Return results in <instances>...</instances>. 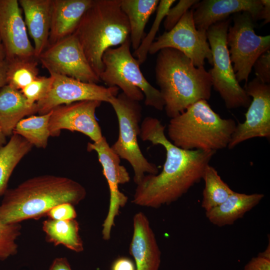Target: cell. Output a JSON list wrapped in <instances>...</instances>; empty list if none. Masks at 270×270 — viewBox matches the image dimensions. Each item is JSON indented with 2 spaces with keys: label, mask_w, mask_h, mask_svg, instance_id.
<instances>
[{
  "label": "cell",
  "mask_w": 270,
  "mask_h": 270,
  "mask_svg": "<svg viewBox=\"0 0 270 270\" xmlns=\"http://www.w3.org/2000/svg\"><path fill=\"white\" fill-rule=\"evenodd\" d=\"M142 140L160 145L166 152L162 170L147 174L136 185L132 202L136 205L158 208L176 202L202 179L206 167L216 152L187 150L174 145L158 118L147 116L140 124Z\"/></svg>",
  "instance_id": "1"
},
{
  "label": "cell",
  "mask_w": 270,
  "mask_h": 270,
  "mask_svg": "<svg viewBox=\"0 0 270 270\" xmlns=\"http://www.w3.org/2000/svg\"><path fill=\"white\" fill-rule=\"evenodd\" d=\"M86 196L85 188L68 178L36 176L8 189L0 204V220L6 224L38 220L53 207L64 203L78 204Z\"/></svg>",
  "instance_id": "2"
},
{
  "label": "cell",
  "mask_w": 270,
  "mask_h": 270,
  "mask_svg": "<svg viewBox=\"0 0 270 270\" xmlns=\"http://www.w3.org/2000/svg\"><path fill=\"white\" fill-rule=\"evenodd\" d=\"M155 78L164 102L166 114L170 118L192 104L208 100L212 84L204 66L196 67L180 51L172 48L160 50L157 55Z\"/></svg>",
  "instance_id": "3"
},
{
  "label": "cell",
  "mask_w": 270,
  "mask_h": 270,
  "mask_svg": "<svg viewBox=\"0 0 270 270\" xmlns=\"http://www.w3.org/2000/svg\"><path fill=\"white\" fill-rule=\"evenodd\" d=\"M130 26L120 6V0H92L82 17L74 34L86 58L99 77L104 65L102 56L110 48L130 38Z\"/></svg>",
  "instance_id": "4"
},
{
  "label": "cell",
  "mask_w": 270,
  "mask_h": 270,
  "mask_svg": "<svg viewBox=\"0 0 270 270\" xmlns=\"http://www.w3.org/2000/svg\"><path fill=\"white\" fill-rule=\"evenodd\" d=\"M236 126L234 120L221 118L202 100L170 118L167 138L182 149L216 152L228 148Z\"/></svg>",
  "instance_id": "5"
},
{
  "label": "cell",
  "mask_w": 270,
  "mask_h": 270,
  "mask_svg": "<svg viewBox=\"0 0 270 270\" xmlns=\"http://www.w3.org/2000/svg\"><path fill=\"white\" fill-rule=\"evenodd\" d=\"M130 38L116 48H108L103 54L100 81L108 87L116 86L129 98L140 102L144 98L146 106L162 110L164 102L159 90L146 80L140 64L131 54Z\"/></svg>",
  "instance_id": "6"
},
{
  "label": "cell",
  "mask_w": 270,
  "mask_h": 270,
  "mask_svg": "<svg viewBox=\"0 0 270 270\" xmlns=\"http://www.w3.org/2000/svg\"><path fill=\"white\" fill-rule=\"evenodd\" d=\"M140 102L128 97L123 92L112 97L108 103L116 114L118 124L117 140L110 146L120 158L127 160L134 170V181L137 184L147 174L158 173L157 166L144 157L140 148L142 106Z\"/></svg>",
  "instance_id": "7"
},
{
  "label": "cell",
  "mask_w": 270,
  "mask_h": 270,
  "mask_svg": "<svg viewBox=\"0 0 270 270\" xmlns=\"http://www.w3.org/2000/svg\"><path fill=\"white\" fill-rule=\"evenodd\" d=\"M231 18L220 21L206 30L212 53L213 67L208 72L212 86L223 100L226 108H247L251 98L238 82L226 44V35Z\"/></svg>",
  "instance_id": "8"
},
{
  "label": "cell",
  "mask_w": 270,
  "mask_h": 270,
  "mask_svg": "<svg viewBox=\"0 0 270 270\" xmlns=\"http://www.w3.org/2000/svg\"><path fill=\"white\" fill-rule=\"evenodd\" d=\"M233 25L230 26L226 44L233 68L238 82H248L256 60L270 48V36L255 33V21L248 12L234 14Z\"/></svg>",
  "instance_id": "9"
},
{
  "label": "cell",
  "mask_w": 270,
  "mask_h": 270,
  "mask_svg": "<svg viewBox=\"0 0 270 270\" xmlns=\"http://www.w3.org/2000/svg\"><path fill=\"white\" fill-rule=\"evenodd\" d=\"M192 10H188L170 30L165 31L151 44L148 53L154 54L164 48H172L187 56L196 67L204 66L206 60L210 64L212 56L206 31L196 28Z\"/></svg>",
  "instance_id": "10"
},
{
  "label": "cell",
  "mask_w": 270,
  "mask_h": 270,
  "mask_svg": "<svg viewBox=\"0 0 270 270\" xmlns=\"http://www.w3.org/2000/svg\"><path fill=\"white\" fill-rule=\"evenodd\" d=\"M38 60L50 74L65 76L85 82H101L74 34L48 45Z\"/></svg>",
  "instance_id": "11"
},
{
  "label": "cell",
  "mask_w": 270,
  "mask_h": 270,
  "mask_svg": "<svg viewBox=\"0 0 270 270\" xmlns=\"http://www.w3.org/2000/svg\"><path fill=\"white\" fill-rule=\"evenodd\" d=\"M87 150L95 151L102 168L110 190L108 210L102 226V238H110L114 220L119 214L120 209L126 204L128 198L119 190V185L129 182L130 176L126 168L120 164V158L112 150L106 138L103 136L98 141L88 142Z\"/></svg>",
  "instance_id": "12"
},
{
  "label": "cell",
  "mask_w": 270,
  "mask_h": 270,
  "mask_svg": "<svg viewBox=\"0 0 270 270\" xmlns=\"http://www.w3.org/2000/svg\"><path fill=\"white\" fill-rule=\"evenodd\" d=\"M52 82L46 96L36 102L40 115L51 112L55 108L74 102L94 100L109 102L118 94L119 88L97 84L82 82L65 76L50 74Z\"/></svg>",
  "instance_id": "13"
},
{
  "label": "cell",
  "mask_w": 270,
  "mask_h": 270,
  "mask_svg": "<svg viewBox=\"0 0 270 270\" xmlns=\"http://www.w3.org/2000/svg\"><path fill=\"white\" fill-rule=\"evenodd\" d=\"M246 94L252 99L245 114V120L238 123L228 148L255 138H270V86L256 78L245 84Z\"/></svg>",
  "instance_id": "14"
},
{
  "label": "cell",
  "mask_w": 270,
  "mask_h": 270,
  "mask_svg": "<svg viewBox=\"0 0 270 270\" xmlns=\"http://www.w3.org/2000/svg\"><path fill=\"white\" fill-rule=\"evenodd\" d=\"M102 102L86 100L58 106L52 110L48 128L50 136H58L62 130L80 132L96 142L103 136L96 119V110Z\"/></svg>",
  "instance_id": "15"
},
{
  "label": "cell",
  "mask_w": 270,
  "mask_h": 270,
  "mask_svg": "<svg viewBox=\"0 0 270 270\" xmlns=\"http://www.w3.org/2000/svg\"><path fill=\"white\" fill-rule=\"evenodd\" d=\"M20 10L17 0H0V38L7 62L35 57Z\"/></svg>",
  "instance_id": "16"
},
{
  "label": "cell",
  "mask_w": 270,
  "mask_h": 270,
  "mask_svg": "<svg viewBox=\"0 0 270 270\" xmlns=\"http://www.w3.org/2000/svg\"><path fill=\"white\" fill-rule=\"evenodd\" d=\"M262 8L261 0H198L192 10L196 28L206 31L212 25L238 12H248L256 22Z\"/></svg>",
  "instance_id": "17"
},
{
  "label": "cell",
  "mask_w": 270,
  "mask_h": 270,
  "mask_svg": "<svg viewBox=\"0 0 270 270\" xmlns=\"http://www.w3.org/2000/svg\"><path fill=\"white\" fill-rule=\"evenodd\" d=\"M130 254L134 260L136 270H158L161 252L148 218L141 212L133 218Z\"/></svg>",
  "instance_id": "18"
},
{
  "label": "cell",
  "mask_w": 270,
  "mask_h": 270,
  "mask_svg": "<svg viewBox=\"0 0 270 270\" xmlns=\"http://www.w3.org/2000/svg\"><path fill=\"white\" fill-rule=\"evenodd\" d=\"M92 0H51L48 46L74 34Z\"/></svg>",
  "instance_id": "19"
},
{
  "label": "cell",
  "mask_w": 270,
  "mask_h": 270,
  "mask_svg": "<svg viewBox=\"0 0 270 270\" xmlns=\"http://www.w3.org/2000/svg\"><path fill=\"white\" fill-rule=\"evenodd\" d=\"M24 22L34 42V56L38 59L47 48L50 30L51 0H19Z\"/></svg>",
  "instance_id": "20"
},
{
  "label": "cell",
  "mask_w": 270,
  "mask_h": 270,
  "mask_svg": "<svg viewBox=\"0 0 270 270\" xmlns=\"http://www.w3.org/2000/svg\"><path fill=\"white\" fill-rule=\"evenodd\" d=\"M36 103L30 104L20 90L6 84L0 88V126L12 136L17 124L26 116L38 112Z\"/></svg>",
  "instance_id": "21"
},
{
  "label": "cell",
  "mask_w": 270,
  "mask_h": 270,
  "mask_svg": "<svg viewBox=\"0 0 270 270\" xmlns=\"http://www.w3.org/2000/svg\"><path fill=\"white\" fill-rule=\"evenodd\" d=\"M264 197L262 194H246L235 192L222 204L206 212L208 220L218 226L231 225L258 205Z\"/></svg>",
  "instance_id": "22"
},
{
  "label": "cell",
  "mask_w": 270,
  "mask_h": 270,
  "mask_svg": "<svg viewBox=\"0 0 270 270\" xmlns=\"http://www.w3.org/2000/svg\"><path fill=\"white\" fill-rule=\"evenodd\" d=\"M158 0H120V6L130 26V46L136 50L145 36L144 28L156 10Z\"/></svg>",
  "instance_id": "23"
},
{
  "label": "cell",
  "mask_w": 270,
  "mask_h": 270,
  "mask_svg": "<svg viewBox=\"0 0 270 270\" xmlns=\"http://www.w3.org/2000/svg\"><path fill=\"white\" fill-rule=\"evenodd\" d=\"M42 229L47 242L55 246L62 245L76 252L84 251V243L79 233L80 226L76 219L48 218L43 222Z\"/></svg>",
  "instance_id": "24"
},
{
  "label": "cell",
  "mask_w": 270,
  "mask_h": 270,
  "mask_svg": "<svg viewBox=\"0 0 270 270\" xmlns=\"http://www.w3.org/2000/svg\"><path fill=\"white\" fill-rule=\"evenodd\" d=\"M32 146L24 138L13 134L9 142L0 148V196L8 190V184L14 169Z\"/></svg>",
  "instance_id": "25"
},
{
  "label": "cell",
  "mask_w": 270,
  "mask_h": 270,
  "mask_svg": "<svg viewBox=\"0 0 270 270\" xmlns=\"http://www.w3.org/2000/svg\"><path fill=\"white\" fill-rule=\"evenodd\" d=\"M51 113L52 111L44 114L32 115L22 118L16 125L13 134L20 136L33 146L46 148L50 136L48 124Z\"/></svg>",
  "instance_id": "26"
},
{
  "label": "cell",
  "mask_w": 270,
  "mask_h": 270,
  "mask_svg": "<svg viewBox=\"0 0 270 270\" xmlns=\"http://www.w3.org/2000/svg\"><path fill=\"white\" fill-rule=\"evenodd\" d=\"M202 180L204 188L202 207L206 212L223 203L234 192L222 180L217 170L210 164L204 170Z\"/></svg>",
  "instance_id": "27"
},
{
  "label": "cell",
  "mask_w": 270,
  "mask_h": 270,
  "mask_svg": "<svg viewBox=\"0 0 270 270\" xmlns=\"http://www.w3.org/2000/svg\"><path fill=\"white\" fill-rule=\"evenodd\" d=\"M38 62L35 57L8 62L7 84L22 90L38 76Z\"/></svg>",
  "instance_id": "28"
},
{
  "label": "cell",
  "mask_w": 270,
  "mask_h": 270,
  "mask_svg": "<svg viewBox=\"0 0 270 270\" xmlns=\"http://www.w3.org/2000/svg\"><path fill=\"white\" fill-rule=\"evenodd\" d=\"M175 2V0H160L156 8V18L152 26L147 35L142 40L138 48L132 54L140 65L146 60L149 48L155 40V36L159 29L160 24L166 17L168 10Z\"/></svg>",
  "instance_id": "29"
},
{
  "label": "cell",
  "mask_w": 270,
  "mask_h": 270,
  "mask_svg": "<svg viewBox=\"0 0 270 270\" xmlns=\"http://www.w3.org/2000/svg\"><path fill=\"white\" fill-rule=\"evenodd\" d=\"M21 230L20 223L6 224L0 220V260L17 254L16 240L21 234Z\"/></svg>",
  "instance_id": "30"
},
{
  "label": "cell",
  "mask_w": 270,
  "mask_h": 270,
  "mask_svg": "<svg viewBox=\"0 0 270 270\" xmlns=\"http://www.w3.org/2000/svg\"><path fill=\"white\" fill-rule=\"evenodd\" d=\"M52 82V76H38L20 91L30 104H34L42 99L48 94Z\"/></svg>",
  "instance_id": "31"
},
{
  "label": "cell",
  "mask_w": 270,
  "mask_h": 270,
  "mask_svg": "<svg viewBox=\"0 0 270 270\" xmlns=\"http://www.w3.org/2000/svg\"><path fill=\"white\" fill-rule=\"evenodd\" d=\"M198 1V0H180L175 6L170 8L164 18V22L166 31L172 30L190 8Z\"/></svg>",
  "instance_id": "32"
},
{
  "label": "cell",
  "mask_w": 270,
  "mask_h": 270,
  "mask_svg": "<svg viewBox=\"0 0 270 270\" xmlns=\"http://www.w3.org/2000/svg\"><path fill=\"white\" fill-rule=\"evenodd\" d=\"M256 78L262 82L269 84L270 82V50L262 54L254 64Z\"/></svg>",
  "instance_id": "33"
},
{
  "label": "cell",
  "mask_w": 270,
  "mask_h": 270,
  "mask_svg": "<svg viewBox=\"0 0 270 270\" xmlns=\"http://www.w3.org/2000/svg\"><path fill=\"white\" fill-rule=\"evenodd\" d=\"M46 216L52 220H68L76 219L77 214L74 206L69 203H64L52 208Z\"/></svg>",
  "instance_id": "34"
},
{
  "label": "cell",
  "mask_w": 270,
  "mask_h": 270,
  "mask_svg": "<svg viewBox=\"0 0 270 270\" xmlns=\"http://www.w3.org/2000/svg\"><path fill=\"white\" fill-rule=\"evenodd\" d=\"M244 270H270V260L257 256L245 265Z\"/></svg>",
  "instance_id": "35"
},
{
  "label": "cell",
  "mask_w": 270,
  "mask_h": 270,
  "mask_svg": "<svg viewBox=\"0 0 270 270\" xmlns=\"http://www.w3.org/2000/svg\"><path fill=\"white\" fill-rule=\"evenodd\" d=\"M111 270H136V266L129 258L121 257L112 263Z\"/></svg>",
  "instance_id": "36"
},
{
  "label": "cell",
  "mask_w": 270,
  "mask_h": 270,
  "mask_svg": "<svg viewBox=\"0 0 270 270\" xmlns=\"http://www.w3.org/2000/svg\"><path fill=\"white\" fill-rule=\"evenodd\" d=\"M48 270H72L68 259L65 257L54 258Z\"/></svg>",
  "instance_id": "37"
},
{
  "label": "cell",
  "mask_w": 270,
  "mask_h": 270,
  "mask_svg": "<svg viewBox=\"0 0 270 270\" xmlns=\"http://www.w3.org/2000/svg\"><path fill=\"white\" fill-rule=\"evenodd\" d=\"M263 8L260 14V20H264L263 25L270 22V0H261Z\"/></svg>",
  "instance_id": "38"
},
{
  "label": "cell",
  "mask_w": 270,
  "mask_h": 270,
  "mask_svg": "<svg viewBox=\"0 0 270 270\" xmlns=\"http://www.w3.org/2000/svg\"><path fill=\"white\" fill-rule=\"evenodd\" d=\"M8 62L6 60L0 61V88L7 84L6 72Z\"/></svg>",
  "instance_id": "39"
},
{
  "label": "cell",
  "mask_w": 270,
  "mask_h": 270,
  "mask_svg": "<svg viewBox=\"0 0 270 270\" xmlns=\"http://www.w3.org/2000/svg\"><path fill=\"white\" fill-rule=\"evenodd\" d=\"M258 256L270 260V243L268 240V244L266 250L261 252H260Z\"/></svg>",
  "instance_id": "40"
},
{
  "label": "cell",
  "mask_w": 270,
  "mask_h": 270,
  "mask_svg": "<svg viewBox=\"0 0 270 270\" xmlns=\"http://www.w3.org/2000/svg\"><path fill=\"white\" fill-rule=\"evenodd\" d=\"M6 144V136L4 134L0 126V148Z\"/></svg>",
  "instance_id": "41"
},
{
  "label": "cell",
  "mask_w": 270,
  "mask_h": 270,
  "mask_svg": "<svg viewBox=\"0 0 270 270\" xmlns=\"http://www.w3.org/2000/svg\"><path fill=\"white\" fill-rule=\"evenodd\" d=\"M6 60L5 50L0 38V61Z\"/></svg>",
  "instance_id": "42"
}]
</instances>
